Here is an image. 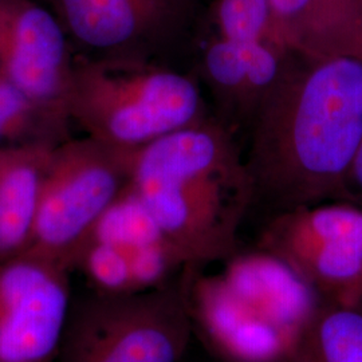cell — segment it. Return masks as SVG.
<instances>
[{
  "label": "cell",
  "mask_w": 362,
  "mask_h": 362,
  "mask_svg": "<svg viewBox=\"0 0 362 362\" xmlns=\"http://www.w3.org/2000/svg\"><path fill=\"white\" fill-rule=\"evenodd\" d=\"M246 160L254 200L275 212L346 202L362 145V61L293 57L259 105Z\"/></svg>",
  "instance_id": "cell-1"
},
{
  "label": "cell",
  "mask_w": 362,
  "mask_h": 362,
  "mask_svg": "<svg viewBox=\"0 0 362 362\" xmlns=\"http://www.w3.org/2000/svg\"><path fill=\"white\" fill-rule=\"evenodd\" d=\"M129 187L187 267L238 251L254 189L223 127L204 119L132 151Z\"/></svg>",
  "instance_id": "cell-2"
},
{
  "label": "cell",
  "mask_w": 362,
  "mask_h": 362,
  "mask_svg": "<svg viewBox=\"0 0 362 362\" xmlns=\"http://www.w3.org/2000/svg\"><path fill=\"white\" fill-rule=\"evenodd\" d=\"M181 274L194 336L218 362H294L322 299L264 250Z\"/></svg>",
  "instance_id": "cell-3"
},
{
  "label": "cell",
  "mask_w": 362,
  "mask_h": 362,
  "mask_svg": "<svg viewBox=\"0 0 362 362\" xmlns=\"http://www.w3.org/2000/svg\"><path fill=\"white\" fill-rule=\"evenodd\" d=\"M65 113L88 137L127 152L206 119L192 78L119 57L73 61Z\"/></svg>",
  "instance_id": "cell-4"
},
{
  "label": "cell",
  "mask_w": 362,
  "mask_h": 362,
  "mask_svg": "<svg viewBox=\"0 0 362 362\" xmlns=\"http://www.w3.org/2000/svg\"><path fill=\"white\" fill-rule=\"evenodd\" d=\"M181 274L151 291L74 297L58 362H180L194 337Z\"/></svg>",
  "instance_id": "cell-5"
},
{
  "label": "cell",
  "mask_w": 362,
  "mask_h": 362,
  "mask_svg": "<svg viewBox=\"0 0 362 362\" xmlns=\"http://www.w3.org/2000/svg\"><path fill=\"white\" fill-rule=\"evenodd\" d=\"M130 153L88 136L54 145L27 252L74 272L95 224L129 185Z\"/></svg>",
  "instance_id": "cell-6"
},
{
  "label": "cell",
  "mask_w": 362,
  "mask_h": 362,
  "mask_svg": "<svg viewBox=\"0 0 362 362\" xmlns=\"http://www.w3.org/2000/svg\"><path fill=\"white\" fill-rule=\"evenodd\" d=\"M258 248L281 259L322 300H362V206L325 202L275 212Z\"/></svg>",
  "instance_id": "cell-7"
},
{
  "label": "cell",
  "mask_w": 362,
  "mask_h": 362,
  "mask_svg": "<svg viewBox=\"0 0 362 362\" xmlns=\"http://www.w3.org/2000/svg\"><path fill=\"white\" fill-rule=\"evenodd\" d=\"M69 276L28 252L0 263V362H58L74 299Z\"/></svg>",
  "instance_id": "cell-8"
},
{
  "label": "cell",
  "mask_w": 362,
  "mask_h": 362,
  "mask_svg": "<svg viewBox=\"0 0 362 362\" xmlns=\"http://www.w3.org/2000/svg\"><path fill=\"white\" fill-rule=\"evenodd\" d=\"M64 25L34 0H0V71L54 119L73 69Z\"/></svg>",
  "instance_id": "cell-9"
},
{
  "label": "cell",
  "mask_w": 362,
  "mask_h": 362,
  "mask_svg": "<svg viewBox=\"0 0 362 362\" xmlns=\"http://www.w3.org/2000/svg\"><path fill=\"white\" fill-rule=\"evenodd\" d=\"M61 23L86 47L124 52L170 26L179 0H57Z\"/></svg>",
  "instance_id": "cell-10"
},
{
  "label": "cell",
  "mask_w": 362,
  "mask_h": 362,
  "mask_svg": "<svg viewBox=\"0 0 362 362\" xmlns=\"http://www.w3.org/2000/svg\"><path fill=\"white\" fill-rule=\"evenodd\" d=\"M279 33L305 59L362 61V0H272Z\"/></svg>",
  "instance_id": "cell-11"
},
{
  "label": "cell",
  "mask_w": 362,
  "mask_h": 362,
  "mask_svg": "<svg viewBox=\"0 0 362 362\" xmlns=\"http://www.w3.org/2000/svg\"><path fill=\"white\" fill-rule=\"evenodd\" d=\"M293 57L272 43L218 38L206 49L203 69L211 89L224 104L254 116Z\"/></svg>",
  "instance_id": "cell-12"
},
{
  "label": "cell",
  "mask_w": 362,
  "mask_h": 362,
  "mask_svg": "<svg viewBox=\"0 0 362 362\" xmlns=\"http://www.w3.org/2000/svg\"><path fill=\"white\" fill-rule=\"evenodd\" d=\"M52 148L30 141L0 149V263L28 250Z\"/></svg>",
  "instance_id": "cell-13"
},
{
  "label": "cell",
  "mask_w": 362,
  "mask_h": 362,
  "mask_svg": "<svg viewBox=\"0 0 362 362\" xmlns=\"http://www.w3.org/2000/svg\"><path fill=\"white\" fill-rule=\"evenodd\" d=\"M294 362H362V300H322Z\"/></svg>",
  "instance_id": "cell-14"
},
{
  "label": "cell",
  "mask_w": 362,
  "mask_h": 362,
  "mask_svg": "<svg viewBox=\"0 0 362 362\" xmlns=\"http://www.w3.org/2000/svg\"><path fill=\"white\" fill-rule=\"evenodd\" d=\"M216 22L219 38L239 43H272L290 52L279 33L272 0H219Z\"/></svg>",
  "instance_id": "cell-15"
},
{
  "label": "cell",
  "mask_w": 362,
  "mask_h": 362,
  "mask_svg": "<svg viewBox=\"0 0 362 362\" xmlns=\"http://www.w3.org/2000/svg\"><path fill=\"white\" fill-rule=\"evenodd\" d=\"M38 118L54 119L0 71V149L19 145Z\"/></svg>",
  "instance_id": "cell-16"
},
{
  "label": "cell",
  "mask_w": 362,
  "mask_h": 362,
  "mask_svg": "<svg viewBox=\"0 0 362 362\" xmlns=\"http://www.w3.org/2000/svg\"><path fill=\"white\" fill-rule=\"evenodd\" d=\"M346 202L362 206V145L360 153L357 156L353 169L350 172L346 188Z\"/></svg>",
  "instance_id": "cell-17"
}]
</instances>
